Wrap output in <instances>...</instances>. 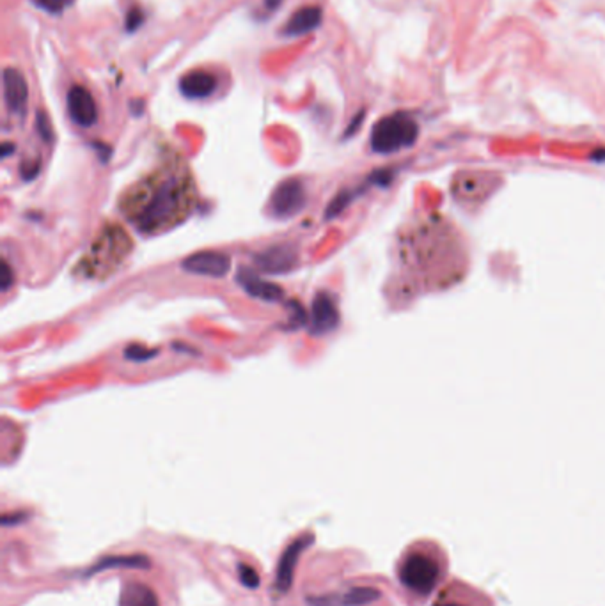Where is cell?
Wrapping results in <instances>:
<instances>
[{
  "label": "cell",
  "instance_id": "cell-8",
  "mask_svg": "<svg viewBox=\"0 0 605 606\" xmlns=\"http://www.w3.org/2000/svg\"><path fill=\"white\" fill-rule=\"evenodd\" d=\"M380 599V590L373 587H353L343 594L307 597L309 606H364Z\"/></svg>",
  "mask_w": 605,
  "mask_h": 606
},
{
  "label": "cell",
  "instance_id": "cell-22",
  "mask_svg": "<svg viewBox=\"0 0 605 606\" xmlns=\"http://www.w3.org/2000/svg\"><path fill=\"white\" fill-rule=\"evenodd\" d=\"M11 282H13L11 268H9L8 262L4 261V262H2V282H0V287H2V289H4V291H8L9 286H11Z\"/></svg>",
  "mask_w": 605,
  "mask_h": 606
},
{
  "label": "cell",
  "instance_id": "cell-6",
  "mask_svg": "<svg viewBox=\"0 0 605 606\" xmlns=\"http://www.w3.org/2000/svg\"><path fill=\"white\" fill-rule=\"evenodd\" d=\"M68 113L75 124L82 128L93 126L98 120V108L93 94L82 85H73L66 96Z\"/></svg>",
  "mask_w": 605,
  "mask_h": 606
},
{
  "label": "cell",
  "instance_id": "cell-9",
  "mask_svg": "<svg viewBox=\"0 0 605 606\" xmlns=\"http://www.w3.org/2000/svg\"><path fill=\"white\" fill-rule=\"evenodd\" d=\"M254 261H256L257 268L267 273H284L295 268L299 257H296L295 248L279 245V247H272L260 252L254 257Z\"/></svg>",
  "mask_w": 605,
  "mask_h": 606
},
{
  "label": "cell",
  "instance_id": "cell-16",
  "mask_svg": "<svg viewBox=\"0 0 605 606\" xmlns=\"http://www.w3.org/2000/svg\"><path fill=\"white\" fill-rule=\"evenodd\" d=\"M150 559L144 555H116L100 560L87 574L100 573V571L105 569H119V567H126V569H150Z\"/></svg>",
  "mask_w": 605,
  "mask_h": 606
},
{
  "label": "cell",
  "instance_id": "cell-18",
  "mask_svg": "<svg viewBox=\"0 0 605 606\" xmlns=\"http://www.w3.org/2000/svg\"><path fill=\"white\" fill-rule=\"evenodd\" d=\"M40 9L48 11L52 14H59L66 9V7L72 6L75 0H33Z\"/></svg>",
  "mask_w": 605,
  "mask_h": 606
},
{
  "label": "cell",
  "instance_id": "cell-12",
  "mask_svg": "<svg viewBox=\"0 0 605 606\" xmlns=\"http://www.w3.org/2000/svg\"><path fill=\"white\" fill-rule=\"evenodd\" d=\"M215 89H217V78L210 71L204 69L190 71L179 80V91L190 99L208 98L210 94H213Z\"/></svg>",
  "mask_w": 605,
  "mask_h": 606
},
{
  "label": "cell",
  "instance_id": "cell-21",
  "mask_svg": "<svg viewBox=\"0 0 605 606\" xmlns=\"http://www.w3.org/2000/svg\"><path fill=\"white\" fill-rule=\"evenodd\" d=\"M50 124H48V119L45 113H38V130H40L41 137L45 138V140H50L52 138V131H50Z\"/></svg>",
  "mask_w": 605,
  "mask_h": 606
},
{
  "label": "cell",
  "instance_id": "cell-11",
  "mask_svg": "<svg viewBox=\"0 0 605 606\" xmlns=\"http://www.w3.org/2000/svg\"><path fill=\"white\" fill-rule=\"evenodd\" d=\"M2 82H4V98L8 108L11 112H22L29 98L26 77L16 67H6L2 73Z\"/></svg>",
  "mask_w": 605,
  "mask_h": 606
},
{
  "label": "cell",
  "instance_id": "cell-13",
  "mask_svg": "<svg viewBox=\"0 0 605 606\" xmlns=\"http://www.w3.org/2000/svg\"><path fill=\"white\" fill-rule=\"evenodd\" d=\"M236 280H238V282L242 284L243 289L254 298H260V300H265V301H279L282 298L281 287L275 286V284L267 282V280H263L261 276H257L256 273H252L247 268L240 269Z\"/></svg>",
  "mask_w": 605,
  "mask_h": 606
},
{
  "label": "cell",
  "instance_id": "cell-17",
  "mask_svg": "<svg viewBox=\"0 0 605 606\" xmlns=\"http://www.w3.org/2000/svg\"><path fill=\"white\" fill-rule=\"evenodd\" d=\"M238 578L240 583L247 588H257L260 587V574L256 573V569L247 563H238Z\"/></svg>",
  "mask_w": 605,
  "mask_h": 606
},
{
  "label": "cell",
  "instance_id": "cell-15",
  "mask_svg": "<svg viewBox=\"0 0 605 606\" xmlns=\"http://www.w3.org/2000/svg\"><path fill=\"white\" fill-rule=\"evenodd\" d=\"M119 606H160L157 594L151 587L140 581H128L121 588Z\"/></svg>",
  "mask_w": 605,
  "mask_h": 606
},
{
  "label": "cell",
  "instance_id": "cell-19",
  "mask_svg": "<svg viewBox=\"0 0 605 606\" xmlns=\"http://www.w3.org/2000/svg\"><path fill=\"white\" fill-rule=\"evenodd\" d=\"M155 354H157V351L148 349V347H144V346H132L125 351V357L128 358V360H133V361L150 360V358L155 357Z\"/></svg>",
  "mask_w": 605,
  "mask_h": 606
},
{
  "label": "cell",
  "instance_id": "cell-23",
  "mask_svg": "<svg viewBox=\"0 0 605 606\" xmlns=\"http://www.w3.org/2000/svg\"><path fill=\"white\" fill-rule=\"evenodd\" d=\"M281 4H282V0H265V6H267V9H270V11L277 9Z\"/></svg>",
  "mask_w": 605,
  "mask_h": 606
},
{
  "label": "cell",
  "instance_id": "cell-7",
  "mask_svg": "<svg viewBox=\"0 0 605 606\" xmlns=\"http://www.w3.org/2000/svg\"><path fill=\"white\" fill-rule=\"evenodd\" d=\"M183 269L190 273H196V275H204V276H215V279H221L231 268V261L226 254L222 252H197L192 254L190 257H187L183 261Z\"/></svg>",
  "mask_w": 605,
  "mask_h": 606
},
{
  "label": "cell",
  "instance_id": "cell-5",
  "mask_svg": "<svg viewBox=\"0 0 605 606\" xmlns=\"http://www.w3.org/2000/svg\"><path fill=\"white\" fill-rule=\"evenodd\" d=\"M314 542V535H302V537H296L288 548L282 551L281 559L277 562V571H275V583L274 588L277 592V595L286 594L289 590L293 583V576H295V567L299 559L302 556V553L309 548Z\"/></svg>",
  "mask_w": 605,
  "mask_h": 606
},
{
  "label": "cell",
  "instance_id": "cell-1",
  "mask_svg": "<svg viewBox=\"0 0 605 606\" xmlns=\"http://www.w3.org/2000/svg\"><path fill=\"white\" fill-rule=\"evenodd\" d=\"M146 190L132 204L133 222L139 229L158 230L185 213L189 204V186L183 177L165 176L143 184Z\"/></svg>",
  "mask_w": 605,
  "mask_h": 606
},
{
  "label": "cell",
  "instance_id": "cell-24",
  "mask_svg": "<svg viewBox=\"0 0 605 606\" xmlns=\"http://www.w3.org/2000/svg\"><path fill=\"white\" fill-rule=\"evenodd\" d=\"M435 606H462V605H458V602H437Z\"/></svg>",
  "mask_w": 605,
  "mask_h": 606
},
{
  "label": "cell",
  "instance_id": "cell-3",
  "mask_svg": "<svg viewBox=\"0 0 605 606\" xmlns=\"http://www.w3.org/2000/svg\"><path fill=\"white\" fill-rule=\"evenodd\" d=\"M440 566L424 551H410L399 566V580L412 592L421 595L430 594L438 583Z\"/></svg>",
  "mask_w": 605,
  "mask_h": 606
},
{
  "label": "cell",
  "instance_id": "cell-4",
  "mask_svg": "<svg viewBox=\"0 0 605 606\" xmlns=\"http://www.w3.org/2000/svg\"><path fill=\"white\" fill-rule=\"evenodd\" d=\"M306 186L296 177L282 181L270 197V211L277 218H289L296 215L306 204Z\"/></svg>",
  "mask_w": 605,
  "mask_h": 606
},
{
  "label": "cell",
  "instance_id": "cell-10",
  "mask_svg": "<svg viewBox=\"0 0 605 606\" xmlns=\"http://www.w3.org/2000/svg\"><path fill=\"white\" fill-rule=\"evenodd\" d=\"M339 312L335 301L328 293H318L313 301V318L311 330L313 333H328L338 326Z\"/></svg>",
  "mask_w": 605,
  "mask_h": 606
},
{
  "label": "cell",
  "instance_id": "cell-14",
  "mask_svg": "<svg viewBox=\"0 0 605 606\" xmlns=\"http://www.w3.org/2000/svg\"><path fill=\"white\" fill-rule=\"evenodd\" d=\"M321 18H323V14H321V9L318 6L300 7V9H296L295 13L292 14V18L286 21L282 32H284L286 35H304L307 34V32H313L314 28L320 27Z\"/></svg>",
  "mask_w": 605,
  "mask_h": 606
},
{
  "label": "cell",
  "instance_id": "cell-2",
  "mask_svg": "<svg viewBox=\"0 0 605 606\" xmlns=\"http://www.w3.org/2000/svg\"><path fill=\"white\" fill-rule=\"evenodd\" d=\"M419 126L406 112H396L378 120L371 131V147L374 152L389 155L416 142Z\"/></svg>",
  "mask_w": 605,
  "mask_h": 606
},
{
  "label": "cell",
  "instance_id": "cell-20",
  "mask_svg": "<svg viewBox=\"0 0 605 606\" xmlns=\"http://www.w3.org/2000/svg\"><path fill=\"white\" fill-rule=\"evenodd\" d=\"M143 21H144L143 11H140L139 7H132V9H130L128 13H126V21H125L126 30H130V32L137 30V28H139L140 25H143Z\"/></svg>",
  "mask_w": 605,
  "mask_h": 606
}]
</instances>
